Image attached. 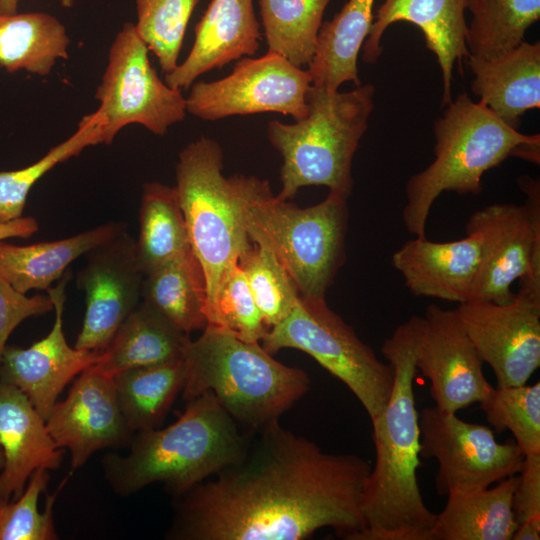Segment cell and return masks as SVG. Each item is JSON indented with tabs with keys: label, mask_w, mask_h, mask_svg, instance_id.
Masks as SVG:
<instances>
[{
	"label": "cell",
	"mask_w": 540,
	"mask_h": 540,
	"mask_svg": "<svg viewBox=\"0 0 540 540\" xmlns=\"http://www.w3.org/2000/svg\"><path fill=\"white\" fill-rule=\"evenodd\" d=\"M468 58L489 60L514 49L540 18V0H468ZM467 58V59H468Z\"/></svg>",
	"instance_id": "32"
},
{
	"label": "cell",
	"mask_w": 540,
	"mask_h": 540,
	"mask_svg": "<svg viewBox=\"0 0 540 540\" xmlns=\"http://www.w3.org/2000/svg\"><path fill=\"white\" fill-rule=\"evenodd\" d=\"M135 248L144 275L191 248L175 186L143 184Z\"/></svg>",
	"instance_id": "31"
},
{
	"label": "cell",
	"mask_w": 540,
	"mask_h": 540,
	"mask_svg": "<svg viewBox=\"0 0 540 540\" xmlns=\"http://www.w3.org/2000/svg\"><path fill=\"white\" fill-rule=\"evenodd\" d=\"M69 45L66 27L51 14L0 13V66L8 73L46 77L58 60L69 57Z\"/></svg>",
	"instance_id": "28"
},
{
	"label": "cell",
	"mask_w": 540,
	"mask_h": 540,
	"mask_svg": "<svg viewBox=\"0 0 540 540\" xmlns=\"http://www.w3.org/2000/svg\"><path fill=\"white\" fill-rule=\"evenodd\" d=\"M540 522L523 521L518 526L512 536V540H539Z\"/></svg>",
	"instance_id": "43"
},
{
	"label": "cell",
	"mask_w": 540,
	"mask_h": 540,
	"mask_svg": "<svg viewBox=\"0 0 540 540\" xmlns=\"http://www.w3.org/2000/svg\"><path fill=\"white\" fill-rule=\"evenodd\" d=\"M524 204L494 203L469 217L466 232L482 239V260L472 300L498 304L513 300L516 280L540 281L539 183L522 177Z\"/></svg>",
	"instance_id": "11"
},
{
	"label": "cell",
	"mask_w": 540,
	"mask_h": 540,
	"mask_svg": "<svg viewBox=\"0 0 540 540\" xmlns=\"http://www.w3.org/2000/svg\"><path fill=\"white\" fill-rule=\"evenodd\" d=\"M434 160L405 187L402 219L406 231L426 237L431 208L443 192L478 195L482 177L510 156L540 161V135L518 131L481 101L461 93L434 123Z\"/></svg>",
	"instance_id": "4"
},
{
	"label": "cell",
	"mask_w": 540,
	"mask_h": 540,
	"mask_svg": "<svg viewBox=\"0 0 540 540\" xmlns=\"http://www.w3.org/2000/svg\"><path fill=\"white\" fill-rule=\"evenodd\" d=\"M422 322L423 317L412 316L382 344V355L393 369V388L371 420L375 463L364 489L365 530L360 540H430L436 519L417 477L420 428L413 385Z\"/></svg>",
	"instance_id": "2"
},
{
	"label": "cell",
	"mask_w": 540,
	"mask_h": 540,
	"mask_svg": "<svg viewBox=\"0 0 540 540\" xmlns=\"http://www.w3.org/2000/svg\"><path fill=\"white\" fill-rule=\"evenodd\" d=\"M52 310L48 294L27 296L0 280V359L9 336L22 321Z\"/></svg>",
	"instance_id": "40"
},
{
	"label": "cell",
	"mask_w": 540,
	"mask_h": 540,
	"mask_svg": "<svg viewBox=\"0 0 540 540\" xmlns=\"http://www.w3.org/2000/svg\"><path fill=\"white\" fill-rule=\"evenodd\" d=\"M45 421L55 444L69 450L73 469L99 450L128 447L134 435L120 411L112 376L95 364L78 375Z\"/></svg>",
	"instance_id": "17"
},
{
	"label": "cell",
	"mask_w": 540,
	"mask_h": 540,
	"mask_svg": "<svg viewBox=\"0 0 540 540\" xmlns=\"http://www.w3.org/2000/svg\"><path fill=\"white\" fill-rule=\"evenodd\" d=\"M494 432L509 430L525 456L540 455V383L494 388L479 403Z\"/></svg>",
	"instance_id": "36"
},
{
	"label": "cell",
	"mask_w": 540,
	"mask_h": 540,
	"mask_svg": "<svg viewBox=\"0 0 540 540\" xmlns=\"http://www.w3.org/2000/svg\"><path fill=\"white\" fill-rule=\"evenodd\" d=\"M482 260V239L476 232L448 242L415 237L391 258L406 288L415 297H431L458 304L472 300Z\"/></svg>",
	"instance_id": "19"
},
{
	"label": "cell",
	"mask_w": 540,
	"mask_h": 540,
	"mask_svg": "<svg viewBox=\"0 0 540 540\" xmlns=\"http://www.w3.org/2000/svg\"><path fill=\"white\" fill-rule=\"evenodd\" d=\"M207 326L248 342H261L267 333L268 328L239 263L231 265L223 275L207 316Z\"/></svg>",
	"instance_id": "38"
},
{
	"label": "cell",
	"mask_w": 540,
	"mask_h": 540,
	"mask_svg": "<svg viewBox=\"0 0 540 540\" xmlns=\"http://www.w3.org/2000/svg\"><path fill=\"white\" fill-rule=\"evenodd\" d=\"M519 283L508 303L471 300L455 308L498 388L526 384L540 366V281Z\"/></svg>",
	"instance_id": "14"
},
{
	"label": "cell",
	"mask_w": 540,
	"mask_h": 540,
	"mask_svg": "<svg viewBox=\"0 0 540 540\" xmlns=\"http://www.w3.org/2000/svg\"><path fill=\"white\" fill-rule=\"evenodd\" d=\"M374 93L372 84L346 92L312 84L303 118L292 124L268 123V140L283 159L278 198L289 200L313 185L350 197L353 157L368 127Z\"/></svg>",
	"instance_id": "7"
},
{
	"label": "cell",
	"mask_w": 540,
	"mask_h": 540,
	"mask_svg": "<svg viewBox=\"0 0 540 540\" xmlns=\"http://www.w3.org/2000/svg\"><path fill=\"white\" fill-rule=\"evenodd\" d=\"M66 272L47 289L53 302L54 323L49 333L28 348L6 346L0 359V380L21 390L46 420L66 385L97 361L99 352L68 345L63 331Z\"/></svg>",
	"instance_id": "18"
},
{
	"label": "cell",
	"mask_w": 540,
	"mask_h": 540,
	"mask_svg": "<svg viewBox=\"0 0 540 540\" xmlns=\"http://www.w3.org/2000/svg\"><path fill=\"white\" fill-rule=\"evenodd\" d=\"M194 32L187 57L165 74L173 88L189 89L202 74L253 56L261 38L253 0H211Z\"/></svg>",
	"instance_id": "21"
},
{
	"label": "cell",
	"mask_w": 540,
	"mask_h": 540,
	"mask_svg": "<svg viewBox=\"0 0 540 540\" xmlns=\"http://www.w3.org/2000/svg\"><path fill=\"white\" fill-rule=\"evenodd\" d=\"M416 368L430 381L435 406L456 414L481 403L493 386L483 373V361L455 309L431 304L423 317Z\"/></svg>",
	"instance_id": "16"
},
{
	"label": "cell",
	"mask_w": 540,
	"mask_h": 540,
	"mask_svg": "<svg viewBox=\"0 0 540 540\" xmlns=\"http://www.w3.org/2000/svg\"><path fill=\"white\" fill-rule=\"evenodd\" d=\"M518 480L517 474L493 488L449 493L436 514L430 540H512L518 526L513 511Z\"/></svg>",
	"instance_id": "25"
},
{
	"label": "cell",
	"mask_w": 540,
	"mask_h": 540,
	"mask_svg": "<svg viewBox=\"0 0 540 540\" xmlns=\"http://www.w3.org/2000/svg\"><path fill=\"white\" fill-rule=\"evenodd\" d=\"M123 230V223L109 222L54 241L29 245L0 241V280L23 294L47 290L73 261Z\"/></svg>",
	"instance_id": "24"
},
{
	"label": "cell",
	"mask_w": 540,
	"mask_h": 540,
	"mask_svg": "<svg viewBox=\"0 0 540 540\" xmlns=\"http://www.w3.org/2000/svg\"><path fill=\"white\" fill-rule=\"evenodd\" d=\"M186 402L209 392L249 432L279 421L310 389L307 373L275 360L260 344L207 326L183 356Z\"/></svg>",
	"instance_id": "5"
},
{
	"label": "cell",
	"mask_w": 540,
	"mask_h": 540,
	"mask_svg": "<svg viewBox=\"0 0 540 540\" xmlns=\"http://www.w3.org/2000/svg\"><path fill=\"white\" fill-rule=\"evenodd\" d=\"M375 0H348L322 23L315 55L308 65L312 84L338 90L345 82L361 85L358 55L373 23Z\"/></svg>",
	"instance_id": "27"
},
{
	"label": "cell",
	"mask_w": 540,
	"mask_h": 540,
	"mask_svg": "<svg viewBox=\"0 0 540 540\" xmlns=\"http://www.w3.org/2000/svg\"><path fill=\"white\" fill-rule=\"evenodd\" d=\"M239 265L269 330L293 310L300 297L298 289L274 253L262 244L253 243Z\"/></svg>",
	"instance_id": "37"
},
{
	"label": "cell",
	"mask_w": 540,
	"mask_h": 540,
	"mask_svg": "<svg viewBox=\"0 0 540 540\" xmlns=\"http://www.w3.org/2000/svg\"><path fill=\"white\" fill-rule=\"evenodd\" d=\"M112 378L118 405L129 430L135 434L158 428L181 394L183 358L128 369Z\"/></svg>",
	"instance_id": "30"
},
{
	"label": "cell",
	"mask_w": 540,
	"mask_h": 540,
	"mask_svg": "<svg viewBox=\"0 0 540 540\" xmlns=\"http://www.w3.org/2000/svg\"><path fill=\"white\" fill-rule=\"evenodd\" d=\"M50 475L38 468L28 479L22 494L14 500L0 499V540H56L53 508L56 496L47 495L45 509L40 512L38 500L46 490Z\"/></svg>",
	"instance_id": "39"
},
{
	"label": "cell",
	"mask_w": 540,
	"mask_h": 540,
	"mask_svg": "<svg viewBox=\"0 0 540 540\" xmlns=\"http://www.w3.org/2000/svg\"><path fill=\"white\" fill-rule=\"evenodd\" d=\"M420 448L424 458L438 463L437 494L482 490L520 473L524 455L515 441L499 443L494 431L436 406L419 414Z\"/></svg>",
	"instance_id": "12"
},
{
	"label": "cell",
	"mask_w": 540,
	"mask_h": 540,
	"mask_svg": "<svg viewBox=\"0 0 540 540\" xmlns=\"http://www.w3.org/2000/svg\"><path fill=\"white\" fill-rule=\"evenodd\" d=\"M0 446L4 464L0 471V499L14 500L38 468L61 466L64 449L48 432L46 421L17 387L0 380Z\"/></svg>",
	"instance_id": "22"
},
{
	"label": "cell",
	"mask_w": 540,
	"mask_h": 540,
	"mask_svg": "<svg viewBox=\"0 0 540 540\" xmlns=\"http://www.w3.org/2000/svg\"><path fill=\"white\" fill-rule=\"evenodd\" d=\"M245 228L252 243L269 248L301 297L326 299L346 258L347 197L329 192L306 208L275 196L266 180L234 175Z\"/></svg>",
	"instance_id": "6"
},
{
	"label": "cell",
	"mask_w": 540,
	"mask_h": 540,
	"mask_svg": "<svg viewBox=\"0 0 540 540\" xmlns=\"http://www.w3.org/2000/svg\"><path fill=\"white\" fill-rule=\"evenodd\" d=\"M468 0H382L373 15L370 32L362 46L364 62L374 63L382 53L381 39L396 22H409L423 33L427 48L437 58L443 80V104L451 99L455 64L468 58L466 46Z\"/></svg>",
	"instance_id": "20"
},
{
	"label": "cell",
	"mask_w": 540,
	"mask_h": 540,
	"mask_svg": "<svg viewBox=\"0 0 540 540\" xmlns=\"http://www.w3.org/2000/svg\"><path fill=\"white\" fill-rule=\"evenodd\" d=\"M223 150L215 140L200 137L179 153L176 190L190 247L206 284V318L227 269L239 263L253 243L245 228L234 175L223 173Z\"/></svg>",
	"instance_id": "8"
},
{
	"label": "cell",
	"mask_w": 540,
	"mask_h": 540,
	"mask_svg": "<svg viewBox=\"0 0 540 540\" xmlns=\"http://www.w3.org/2000/svg\"><path fill=\"white\" fill-rule=\"evenodd\" d=\"M252 434L206 392L187 401L169 426L135 433L125 455H105L104 476L121 496L162 483L174 497L237 460Z\"/></svg>",
	"instance_id": "3"
},
{
	"label": "cell",
	"mask_w": 540,
	"mask_h": 540,
	"mask_svg": "<svg viewBox=\"0 0 540 540\" xmlns=\"http://www.w3.org/2000/svg\"><path fill=\"white\" fill-rule=\"evenodd\" d=\"M468 65L474 95L508 125L518 129L522 115L540 107L539 42L523 41L489 60L468 58Z\"/></svg>",
	"instance_id": "23"
},
{
	"label": "cell",
	"mask_w": 540,
	"mask_h": 540,
	"mask_svg": "<svg viewBox=\"0 0 540 540\" xmlns=\"http://www.w3.org/2000/svg\"><path fill=\"white\" fill-rule=\"evenodd\" d=\"M312 79L307 71L282 56L243 57L219 80L195 81L186 97L187 113L205 121L230 116L275 112L294 120L307 113Z\"/></svg>",
	"instance_id": "13"
},
{
	"label": "cell",
	"mask_w": 540,
	"mask_h": 540,
	"mask_svg": "<svg viewBox=\"0 0 540 540\" xmlns=\"http://www.w3.org/2000/svg\"><path fill=\"white\" fill-rule=\"evenodd\" d=\"M142 301L185 333L207 326L205 278L191 248L144 275Z\"/></svg>",
	"instance_id": "29"
},
{
	"label": "cell",
	"mask_w": 540,
	"mask_h": 540,
	"mask_svg": "<svg viewBox=\"0 0 540 540\" xmlns=\"http://www.w3.org/2000/svg\"><path fill=\"white\" fill-rule=\"evenodd\" d=\"M372 465L329 453L279 421L253 432L242 455L174 496L170 540H303L331 528L346 540L365 530Z\"/></svg>",
	"instance_id": "1"
},
{
	"label": "cell",
	"mask_w": 540,
	"mask_h": 540,
	"mask_svg": "<svg viewBox=\"0 0 540 540\" xmlns=\"http://www.w3.org/2000/svg\"><path fill=\"white\" fill-rule=\"evenodd\" d=\"M98 144H103L102 121L95 110L82 117L71 136L36 162L17 170L0 171V223L22 217L30 190L46 173Z\"/></svg>",
	"instance_id": "34"
},
{
	"label": "cell",
	"mask_w": 540,
	"mask_h": 540,
	"mask_svg": "<svg viewBox=\"0 0 540 540\" xmlns=\"http://www.w3.org/2000/svg\"><path fill=\"white\" fill-rule=\"evenodd\" d=\"M331 0H259L268 51L292 64L311 63L324 12Z\"/></svg>",
	"instance_id": "33"
},
{
	"label": "cell",
	"mask_w": 540,
	"mask_h": 540,
	"mask_svg": "<svg viewBox=\"0 0 540 540\" xmlns=\"http://www.w3.org/2000/svg\"><path fill=\"white\" fill-rule=\"evenodd\" d=\"M20 0H0V13L14 14L18 12ZM64 8H71L74 5V0H58Z\"/></svg>",
	"instance_id": "44"
},
{
	"label": "cell",
	"mask_w": 540,
	"mask_h": 540,
	"mask_svg": "<svg viewBox=\"0 0 540 540\" xmlns=\"http://www.w3.org/2000/svg\"><path fill=\"white\" fill-rule=\"evenodd\" d=\"M76 284L85 293L86 309L74 347L101 352L142 298V273L135 239L125 230L87 254Z\"/></svg>",
	"instance_id": "15"
},
{
	"label": "cell",
	"mask_w": 540,
	"mask_h": 540,
	"mask_svg": "<svg viewBox=\"0 0 540 540\" xmlns=\"http://www.w3.org/2000/svg\"><path fill=\"white\" fill-rule=\"evenodd\" d=\"M260 344L271 355L285 349L311 356L345 384L370 420L386 405L393 388V369L381 361L326 299L299 297L290 314L270 328Z\"/></svg>",
	"instance_id": "9"
},
{
	"label": "cell",
	"mask_w": 540,
	"mask_h": 540,
	"mask_svg": "<svg viewBox=\"0 0 540 540\" xmlns=\"http://www.w3.org/2000/svg\"><path fill=\"white\" fill-rule=\"evenodd\" d=\"M190 341L188 333L142 301L99 352L94 364L114 376L128 369L182 359Z\"/></svg>",
	"instance_id": "26"
},
{
	"label": "cell",
	"mask_w": 540,
	"mask_h": 540,
	"mask_svg": "<svg viewBox=\"0 0 540 540\" xmlns=\"http://www.w3.org/2000/svg\"><path fill=\"white\" fill-rule=\"evenodd\" d=\"M513 495V511L518 523L540 522V455L525 456Z\"/></svg>",
	"instance_id": "41"
},
{
	"label": "cell",
	"mask_w": 540,
	"mask_h": 540,
	"mask_svg": "<svg viewBox=\"0 0 540 540\" xmlns=\"http://www.w3.org/2000/svg\"><path fill=\"white\" fill-rule=\"evenodd\" d=\"M38 222L33 217H20L0 223V241L9 238H28L38 231Z\"/></svg>",
	"instance_id": "42"
},
{
	"label": "cell",
	"mask_w": 540,
	"mask_h": 540,
	"mask_svg": "<svg viewBox=\"0 0 540 540\" xmlns=\"http://www.w3.org/2000/svg\"><path fill=\"white\" fill-rule=\"evenodd\" d=\"M200 0H135L136 32L168 74L179 64L185 32Z\"/></svg>",
	"instance_id": "35"
},
{
	"label": "cell",
	"mask_w": 540,
	"mask_h": 540,
	"mask_svg": "<svg viewBox=\"0 0 540 540\" xmlns=\"http://www.w3.org/2000/svg\"><path fill=\"white\" fill-rule=\"evenodd\" d=\"M149 52L134 23H124L110 45L95 92L103 144H111L128 125H141L164 136L171 126L185 119L186 97L158 76Z\"/></svg>",
	"instance_id": "10"
},
{
	"label": "cell",
	"mask_w": 540,
	"mask_h": 540,
	"mask_svg": "<svg viewBox=\"0 0 540 540\" xmlns=\"http://www.w3.org/2000/svg\"><path fill=\"white\" fill-rule=\"evenodd\" d=\"M3 464H4V455H3V451H2V448L0 446V471L3 467Z\"/></svg>",
	"instance_id": "45"
}]
</instances>
